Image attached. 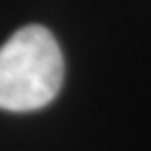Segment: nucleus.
Segmentation results:
<instances>
[{
    "label": "nucleus",
    "mask_w": 151,
    "mask_h": 151,
    "mask_svg": "<svg viewBox=\"0 0 151 151\" xmlns=\"http://www.w3.org/2000/svg\"><path fill=\"white\" fill-rule=\"evenodd\" d=\"M63 76L55 36L42 25L21 27L0 46V109L25 113L46 107L59 94Z\"/></svg>",
    "instance_id": "f257e3e1"
}]
</instances>
